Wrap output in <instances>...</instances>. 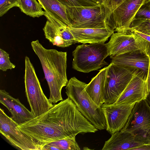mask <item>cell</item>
Listing matches in <instances>:
<instances>
[{"mask_svg":"<svg viewBox=\"0 0 150 150\" xmlns=\"http://www.w3.org/2000/svg\"><path fill=\"white\" fill-rule=\"evenodd\" d=\"M18 127L32 140L38 150H42L51 142L75 137L80 133H95L98 130L68 97L53 105L45 113Z\"/></svg>","mask_w":150,"mask_h":150,"instance_id":"obj_1","label":"cell"},{"mask_svg":"<svg viewBox=\"0 0 150 150\" xmlns=\"http://www.w3.org/2000/svg\"><path fill=\"white\" fill-rule=\"evenodd\" d=\"M31 45L40 61L49 86V99L55 104L63 100L62 90L68 82L67 75V53L54 49H47L38 40L32 41Z\"/></svg>","mask_w":150,"mask_h":150,"instance_id":"obj_2","label":"cell"},{"mask_svg":"<svg viewBox=\"0 0 150 150\" xmlns=\"http://www.w3.org/2000/svg\"><path fill=\"white\" fill-rule=\"evenodd\" d=\"M86 85L75 77H72L66 86V94L82 115L97 129H106L105 120L101 108L94 102L86 91Z\"/></svg>","mask_w":150,"mask_h":150,"instance_id":"obj_3","label":"cell"},{"mask_svg":"<svg viewBox=\"0 0 150 150\" xmlns=\"http://www.w3.org/2000/svg\"><path fill=\"white\" fill-rule=\"evenodd\" d=\"M72 53V68L79 71L88 73L108 65L104 60L109 56L105 43L79 45Z\"/></svg>","mask_w":150,"mask_h":150,"instance_id":"obj_4","label":"cell"},{"mask_svg":"<svg viewBox=\"0 0 150 150\" xmlns=\"http://www.w3.org/2000/svg\"><path fill=\"white\" fill-rule=\"evenodd\" d=\"M25 93L31 112L35 117L45 113L53 105L44 94L30 58H25Z\"/></svg>","mask_w":150,"mask_h":150,"instance_id":"obj_5","label":"cell"},{"mask_svg":"<svg viewBox=\"0 0 150 150\" xmlns=\"http://www.w3.org/2000/svg\"><path fill=\"white\" fill-rule=\"evenodd\" d=\"M70 26L80 28L107 27L103 4L93 6H66Z\"/></svg>","mask_w":150,"mask_h":150,"instance_id":"obj_6","label":"cell"},{"mask_svg":"<svg viewBox=\"0 0 150 150\" xmlns=\"http://www.w3.org/2000/svg\"><path fill=\"white\" fill-rule=\"evenodd\" d=\"M108 66L104 92V103L113 104L139 69L118 65L112 62Z\"/></svg>","mask_w":150,"mask_h":150,"instance_id":"obj_7","label":"cell"},{"mask_svg":"<svg viewBox=\"0 0 150 150\" xmlns=\"http://www.w3.org/2000/svg\"><path fill=\"white\" fill-rule=\"evenodd\" d=\"M120 131L132 134L144 144L150 143V107L145 99L135 103Z\"/></svg>","mask_w":150,"mask_h":150,"instance_id":"obj_8","label":"cell"},{"mask_svg":"<svg viewBox=\"0 0 150 150\" xmlns=\"http://www.w3.org/2000/svg\"><path fill=\"white\" fill-rule=\"evenodd\" d=\"M106 44L109 56H112L137 50L145 52L150 43L128 31L125 33H114Z\"/></svg>","mask_w":150,"mask_h":150,"instance_id":"obj_9","label":"cell"},{"mask_svg":"<svg viewBox=\"0 0 150 150\" xmlns=\"http://www.w3.org/2000/svg\"><path fill=\"white\" fill-rule=\"evenodd\" d=\"M146 0H125L113 11L107 27L114 31L125 33Z\"/></svg>","mask_w":150,"mask_h":150,"instance_id":"obj_10","label":"cell"},{"mask_svg":"<svg viewBox=\"0 0 150 150\" xmlns=\"http://www.w3.org/2000/svg\"><path fill=\"white\" fill-rule=\"evenodd\" d=\"M13 120L0 108V132L12 144L22 150H38L32 140L23 133Z\"/></svg>","mask_w":150,"mask_h":150,"instance_id":"obj_11","label":"cell"},{"mask_svg":"<svg viewBox=\"0 0 150 150\" xmlns=\"http://www.w3.org/2000/svg\"><path fill=\"white\" fill-rule=\"evenodd\" d=\"M44 16L47 20L43 28L44 35L53 45L65 47L77 43L68 26L45 11Z\"/></svg>","mask_w":150,"mask_h":150,"instance_id":"obj_12","label":"cell"},{"mask_svg":"<svg viewBox=\"0 0 150 150\" xmlns=\"http://www.w3.org/2000/svg\"><path fill=\"white\" fill-rule=\"evenodd\" d=\"M135 103H104L101 106L105 120L106 129L110 134L120 131L124 127Z\"/></svg>","mask_w":150,"mask_h":150,"instance_id":"obj_13","label":"cell"},{"mask_svg":"<svg viewBox=\"0 0 150 150\" xmlns=\"http://www.w3.org/2000/svg\"><path fill=\"white\" fill-rule=\"evenodd\" d=\"M147 77L145 73L139 69L117 100L112 104H131L145 99L148 94Z\"/></svg>","mask_w":150,"mask_h":150,"instance_id":"obj_14","label":"cell"},{"mask_svg":"<svg viewBox=\"0 0 150 150\" xmlns=\"http://www.w3.org/2000/svg\"><path fill=\"white\" fill-rule=\"evenodd\" d=\"M0 102L10 112V117L18 125L24 123L35 117L19 101L11 96L5 90H0Z\"/></svg>","mask_w":150,"mask_h":150,"instance_id":"obj_15","label":"cell"},{"mask_svg":"<svg viewBox=\"0 0 150 150\" xmlns=\"http://www.w3.org/2000/svg\"><path fill=\"white\" fill-rule=\"evenodd\" d=\"M68 27L77 43L83 44L105 43L114 32L107 27L97 28Z\"/></svg>","mask_w":150,"mask_h":150,"instance_id":"obj_16","label":"cell"},{"mask_svg":"<svg viewBox=\"0 0 150 150\" xmlns=\"http://www.w3.org/2000/svg\"><path fill=\"white\" fill-rule=\"evenodd\" d=\"M111 62L123 67H133L144 71L147 76L149 58L145 52L137 50L110 56Z\"/></svg>","mask_w":150,"mask_h":150,"instance_id":"obj_17","label":"cell"},{"mask_svg":"<svg viewBox=\"0 0 150 150\" xmlns=\"http://www.w3.org/2000/svg\"><path fill=\"white\" fill-rule=\"evenodd\" d=\"M138 141L132 134L120 131L111 135L105 142L102 150H133L143 144Z\"/></svg>","mask_w":150,"mask_h":150,"instance_id":"obj_18","label":"cell"},{"mask_svg":"<svg viewBox=\"0 0 150 150\" xmlns=\"http://www.w3.org/2000/svg\"><path fill=\"white\" fill-rule=\"evenodd\" d=\"M109 66L100 70L85 87L86 91L98 106L104 103L103 98L104 92L106 79V75Z\"/></svg>","mask_w":150,"mask_h":150,"instance_id":"obj_19","label":"cell"},{"mask_svg":"<svg viewBox=\"0 0 150 150\" xmlns=\"http://www.w3.org/2000/svg\"><path fill=\"white\" fill-rule=\"evenodd\" d=\"M37 0L45 12L49 13L68 26H70L66 6L58 0Z\"/></svg>","mask_w":150,"mask_h":150,"instance_id":"obj_20","label":"cell"},{"mask_svg":"<svg viewBox=\"0 0 150 150\" xmlns=\"http://www.w3.org/2000/svg\"><path fill=\"white\" fill-rule=\"evenodd\" d=\"M80 150L75 137L62 139L51 142L45 145L42 150Z\"/></svg>","mask_w":150,"mask_h":150,"instance_id":"obj_21","label":"cell"},{"mask_svg":"<svg viewBox=\"0 0 150 150\" xmlns=\"http://www.w3.org/2000/svg\"><path fill=\"white\" fill-rule=\"evenodd\" d=\"M19 8L22 12L33 18L44 15L45 11L37 0H19Z\"/></svg>","mask_w":150,"mask_h":150,"instance_id":"obj_22","label":"cell"},{"mask_svg":"<svg viewBox=\"0 0 150 150\" xmlns=\"http://www.w3.org/2000/svg\"><path fill=\"white\" fill-rule=\"evenodd\" d=\"M125 0H103V5L104 8L106 23L107 26L111 16L115 9Z\"/></svg>","mask_w":150,"mask_h":150,"instance_id":"obj_23","label":"cell"},{"mask_svg":"<svg viewBox=\"0 0 150 150\" xmlns=\"http://www.w3.org/2000/svg\"><path fill=\"white\" fill-rule=\"evenodd\" d=\"M9 55L6 51L0 49V69L3 71L11 70L16 67L15 65L10 61Z\"/></svg>","mask_w":150,"mask_h":150,"instance_id":"obj_24","label":"cell"},{"mask_svg":"<svg viewBox=\"0 0 150 150\" xmlns=\"http://www.w3.org/2000/svg\"><path fill=\"white\" fill-rule=\"evenodd\" d=\"M66 6H89L98 4L90 0H58Z\"/></svg>","mask_w":150,"mask_h":150,"instance_id":"obj_25","label":"cell"},{"mask_svg":"<svg viewBox=\"0 0 150 150\" xmlns=\"http://www.w3.org/2000/svg\"><path fill=\"white\" fill-rule=\"evenodd\" d=\"M19 0H0V16L14 7H19Z\"/></svg>","mask_w":150,"mask_h":150,"instance_id":"obj_26","label":"cell"},{"mask_svg":"<svg viewBox=\"0 0 150 150\" xmlns=\"http://www.w3.org/2000/svg\"><path fill=\"white\" fill-rule=\"evenodd\" d=\"M129 28L143 29L150 32V20L146 18H135L132 22Z\"/></svg>","mask_w":150,"mask_h":150,"instance_id":"obj_27","label":"cell"},{"mask_svg":"<svg viewBox=\"0 0 150 150\" xmlns=\"http://www.w3.org/2000/svg\"><path fill=\"white\" fill-rule=\"evenodd\" d=\"M135 18H146L150 20V8L143 4L138 11Z\"/></svg>","mask_w":150,"mask_h":150,"instance_id":"obj_28","label":"cell"},{"mask_svg":"<svg viewBox=\"0 0 150 150\" xmlns=\"http://www.w3.org/2000/svg\"><path fill=\"white\" fill-rule=\"evenodd\" d=\"M128 31L133 32L150 43V32L145 30L129 28Z\"/></svg>","mask_w":150,"mask_h":150,"instance_id":"obj_29","label":"cell"},{"mask_svg":"<svg viewBox=\"0 0 150 150\" xmlns=\"http://www.w3.org/2000/svg\"><path fill=\"white\" fill-rule=\"evenodd\" d=\"M145 53L149 58V65L147 77L146 86L147 93L150 91V44L146 50Z\"/></svg>","mask_w":150,"mask_h":150,"instance_id":"obj_30","label":"cell"},{"mask_svg":"<svg viewBox=\"0 0 150 150\" xmlns=\"http://www.w3.org/2000/svg\"><path fill=\"white\" fill-rule=\"evenodd\" d=\"M133 150H150V143L143 144L139 147L134 148Z\"/></svg>","mask_w":150,"mask_h":150,"instance_id":"obj_31","label":"cell"},{"mask_svg":"<svg viewBox=\"0 0 150 150\" xmlns=\"http://www.w3.org/2000/svg\"><path fill=\"white\" fill-rule=\"evenodd\" d=\"M145 100L149 106L150 107V91L147 95Z\"/></svg>","mask_w":150,"mask_h":150,"instance_id":"obj_32","label":"cell"},{"mask_svg":"<svg viewBox=\"0 0 150 150\" xmlns=\"http://www.w3.org/2000/svg\"><path fill=\"white\" fill-rule=\"evenodd\" d=\"M99 4H102L103 0H90Z\"/></svg>","mask_w":150,"mask_h":150,"instance_id":"obj_33","label":"cell"},{"mask_svg":"<svg viewBox=\"0 0 150 150\" xmlns=\"http://www.w3.org/2000/svg\"><path fill=\"white\" fill-rule=\"evenodd\" d=\"M143 4L148 8H150V0H146Z\"/></svg>","mask_w":150,"mask_h":150,"instance_id":"obj_34","label":"cell"}]
</instances>
